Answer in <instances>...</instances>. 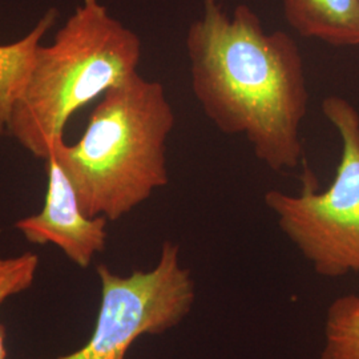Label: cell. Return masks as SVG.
<instances>
[{
    "instance_id": "cell-1",
    "label": "cell",
    "mask_w": 359,
    "mask_h": 359,
    "mask_svg": "<svg viewBox=\"0 0 359 359\" xmlns=\"http://www.w3.org/2000/svg\"><path fill=\"white\" fill-rule=\"evenodd\" d=\"M185 44L193 96L210 123L225 135L244 136L271 170L298 167L309 90L294 39L265 31L246 4L228 13L219 0H203Z\"/></svg>"
},
{
    "instance_id": "cell-2",
    "label": "cell",
    "mask_w": 359,
    "mask_h": 359,
    "mask_svg": "<svg viewBox=\"0 0 359 359\" xmlns=\"http://www.w3.org/2000/svg\"><path fill=\"white\" fill-rule=\"evenodd\" d=\"M176 114L164 86L136 74L107 90L79 142L55 154L88 217L117 221L167 187Z\"/></svg>"
},
{
    "instance_id": "cell-3",
    "label": "cell",
    "mask_w": 359,
    "mask_h": 359,
    "mask_svg": "<svg viewBox=\"0 0 359 359\" xmlns=\"http://www.w3.org/2000/svg\"><path fill=\"white\" fill-rule=\"evenodd\" d=\"M142 40L100 0H83L50 46L39 47L6 132L36 158L63 142L69 117L135 76Z\"/></svg>"
},
{
    "instance_id": "cell-4",
    "label": "cell",
    "mask_w": 359,
    "mask_h": 359,
    "mask_svg": "<svg viewBox=\"0 0 359 359\" xmlns=\"http://www.w3.org/2000/svg\"><path fill=\"white\" fill-rule=\"evenodd\" d=\"M322 114L341 139L333 182L317 192L308 172L301 192L271 189L264 201L286 238L318 276H359V114L339 96L326 97Z\"/></svg>"
},
{
    "instance_id": "cell-5",
    "label": "cell",
    "mask_w": 359,
    "mask_h": 359,
    "mask_svg": "<svg viewBox=\"0 0 359 359\" xmlns=\"http://www.w3.org/2000/svg\"><path fill=\"white\" fill-rule=\"evenodd\" d=\"M102 301L90 339L76 351L52 359H126L142 335L167 333L193 310L196 285L181 264L179 245L165 241L152 269L121 276L97 266Z\"/></svg>"
},
{
    "instance_id": "cell-6",
    "label": "cell",
    "mask_w": 359,
    "mask_h": 359,
    "mask_svg": "<svg viewBox=\"0 0 359 359\" xmlns=\"http://www.w3.org/2000/svg\"><path fill=\"white\" fill-rule=\"evenodd\" d=\"M47 192L41 212L15 222L28 243L57 246L69 261L81 269L103 253L108 219L88 217L79 204L75 188L55 154L46 160Z\"/></svg>"
},
{
    "instance_id": "cell-7",
    "label": "cell",
    "mask_w": 359,
    "mask_h": 359,
    "mask_svg": "<svg viewBox=\"0 0 359 359\" xmlns=\"http://www.w3.org/2000/svg\"><path fill=\"white\" fill-rule=\"evenodd\" d=\"M283 16L302 38L359 46V0H283Z\"/></svg>"
},
{
    "instance_id": "cell-8",
    "label": "cell",
    "mask_w": 359,
    "mask_h": 359,
    "mask_svg": "<svg viewBox=\"0 0 359 359\" xmlns=\"http://www.w3.org/2000/svg\"><path fill=\"white\" fill-rule=\"evenodd\" d=\"M57 10L51 8L25 38L0 44V129L6 132L13 108L26 90L32 74L40 41L55 26Z\"/></svg>"
},
{
    "instance_id": "cell-9",
    "label": "cell",
    "mask_w": 359,
    "mask_h": 359,
    "mask_svg": "<svg viewBox=\"0 0 359 359\" xmlns=\"http://www.w3.org/2000/svg\"><path fill=\"white\" fill-rule=\"evenodd\" d=\"M320 359H359V294H345L329 305Z\"/></svg>"
},
{
    "instance_id": "cell-10",
    "label": "cell",
    "mask_w": 359,
    "mask_h": 359,
    "mask_svg": "<svg viewBox=\"0 0 359 359\" xmlns=\"http://www.w3.org/2000/svg\"><path fill=\"white\" fill-rule=\"evenodd\" d=\"M39 257L31 252L19 256L0 258V305L13 295L28 290L36 278ZM6 330L0 325V359L7 358Z\"/></svg>"
},
{
    "instance_id": "cell-11",
    "label": "cell",
    "mask_w": 359,
    "mask_h": 359,
    "mask_svg": "<svg viewBox=\"0 0 359 359\" xmlns=\"http://www.w3.org/2000/svg\"><path fill=\"white\" fill-rule=\"evenodd\" d=\"M1 133H4V132H3V130H1V129H0V135H1Z\"/></svg>"
}]
</instances>
